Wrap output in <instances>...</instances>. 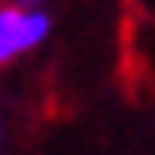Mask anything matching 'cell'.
I'll list each match as a JSON object with an SVG mask.
<instances>
[{
	"label": "cell",
	"instance_id": "cell-1",
	"mask_svg": "<svg viewBox=\"0 0 155 155\" xmlns=\"http://www.w3.org/2000/svg\"><path fill=\"white\" fill-rule=\"evenodd\" d=\"M47 33H51V15L43 7H18V4L0 7V65L40 47Z\"/></svg>",
	"mask_w": 155,
	"mask_h": 155
}]
</instances>
